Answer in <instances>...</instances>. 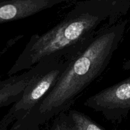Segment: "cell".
<instances>
[{
  "label": "cell",
  "mask_w": 130,
  "mask_h": 130,
  "mask_svg": "<svg viewBox=\"0 0 130 130\" xmlns=\"http://www.w3.org/2000/svg\"><path fill=\"white\" fill-rule=\"evenodd\" d=\"M67 114L71 121L73 130H106L81 111L70 109Z\"/></svg>",
  "instance_id": "52a82bcc"
},
{
  "label": "cell",
  "mask_w": 130,
  "mask_h": 130,
  "mask_svg": "<svg viewBox=\"0 0 130 130\" xmlns=\"http://www.w3.org/2000/svg\"><path fill=\"white\" fill-rule=\"evenodd\" d=\"M129 8L130 0L77 1L59 23L31 37L8 75L25 72L43 61L72 59L100 30L121 21Z\"/></svg>",
  "instance_id": "6da1fadb"
},
{
  "label": "cell",
  "mask_w": 130,
  "mask_h": 130,
  "mask_svg": "<svg viewBox=\"0 0 130 130\" xmlns=\"http://www.w3.org/2000/svg\"><path fill=\"white\" fill-rule=\"evenodd\" d=\"M84 105L109 121H121L130 111V76L92 95Z\"/></svg>",
  "instance_id": "277c9868"
},
{
  "label": "cell",
  "mask_w": 130,
  "mask_h": 130,
  "mask_svg": "<svg viewBox=\"0 0 130 130\" xmlns=\"http://www.w3.org/2000/svg\"><path fill=\"white\" fill-rule=\"evenodd\" d=\"M50 130H73L67 112L61 113L55 117Z\"/></svg>",
  "instance_id": "ba28073f"
},
{
  "label": "cell",
  "mask_w": 130,
  "mask_h": 130,
  "mask_svg": "<svg viewBox=\"0 0 130 130\" xmlns=\"http://www.w3.org/2000/svg\"><path fill=\"white\" fill-rule=\"evenodd\" d=\"M21 122H22V119H20V120H17L16 121L15 123H13L12 126H11V127L9 129H3V128H0V130H17L18 129V128L20 126V124H21Z\"/></svg>",
  "instance_id": "9c48e42d"
},
{
  "label": "cell",
  "mask_w": 130,
  "mask_h": 130,
  "mask_svg": "<svg viewBox=\"0 0 130 130\" xmlns=\"http://www.w3.org/2000/svg\"><path fill=\"white\" fill-rule=\"evenodd\" d=\"M66 0H1L0 24L33 16Z\"/></svg>",
  "instance_id": "8992f818"
},
{
  "label": "cell",
  "mask_w": 130,
  "mask_h": 130,
  "mask_svg": "<svg viewBox=\"0 0 130 130\" xmlns=\"http://www.w3.org/2000/svg\"><path fill=\"white\" fill-rule=\"evenodd\" d=\"M57 60L43 61L20 74L0 81V109L19 101L26 86Z\"/></svg>",
  "instance_id": "5b68a950"
},
{
  "label": "cell",
  "mask_w": 130,
  "mask_h": 130,
  "mask_svg": "<svg viewBox=\"0 0 130 130\" xmlns=\"http://www.w3.org/2000/svg\"><path fill=\"white\" fill-rule=\"evenodd\" d=\"M1 1V0H0V1Z\"/></svg>",
  "instance_id": "8fae6325"
},
{
  "label": "cell",
  "mask_w": 130,
  "mask_h": 130,
  "mask_svg": "<svg viewBox=\"0 0 130 130\" xmlns=\"http://www.w3.org/2000/svg\"><path fill=\"white\" fill-rule=\"evenodd\" d=\"M122 69L125 71L130 70V59L127 60L126 62L122 66Z\"/></svg>",
  "instance_id": "30bf717a"
},
{
  "label": "cell",
  "mask_w": 130,
  "mask_h": 130,
  "mask_svg": "<svg viewBox=\"0 0 130 130\" xmlns=\"http://www.w3.org/2000/svg\"><path fill=\"white\" fill-rule=\"evenodd\" d=\"M71 60L56 61L36 77L26 86L20 100L13 104L1 119L0 124L8 128L16 121L24 119L53 88Z\"/></svg>",
  "instance_id": "3957f363"
},
{
  "label": "cell",
  "mask_w": 130,
  "mask_h": 130,
  "mask_svg": "<svg viewBox=\"0 0 130 130\" xmlns=\"http://www.w3.org/2000/svg\"><path fill=\"white\" fill-rule=\"evenodd\" d=\"M127 23L121 20L100 30L69 62L53 88L25 116L31 123L39 126L70 110L76 98L107 68Z\"/></svg>",
  "instance_id": "7a4b0ae2"
}]
</instances>
